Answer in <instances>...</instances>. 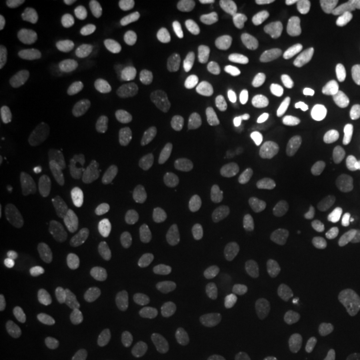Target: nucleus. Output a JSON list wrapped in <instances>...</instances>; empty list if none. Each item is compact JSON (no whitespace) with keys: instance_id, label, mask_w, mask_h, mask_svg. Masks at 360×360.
Listing matches in <instances>:
<instances>
[{"instance_id":"f257e3e1","label":"nucleus","mask_w":360,"mask_h":360,"mask_svg":"<svg viewBox=\"0 0 360 360\" xmlns=\"http://www.w3.org/2000/svg\"><path fill=\"white\" fill-rule=\"evenodd\" d=\"M125 321L120 310L103 305L74 337L70 355L74 360H103L114 352L124 335Z\"/></svg>"},{"instance_id":"f03ea898","label":"nucleus","mask_w":360,"mask_h":360,"mask_svg":"<svg viewBox=\"0 0 360 360\" xmlns=\"http://www.w3.org/2000/svg\"><path fill=\"white\" fill-rule=\"evenodd\" d=\"M345 231V215L337 207H321L300 215L292 225V237L302 245L328 244Z\"/></svg>"},{"instance_id":"7ed1b4c3","label":"nucleus","mask_w":360,"mask_h":360,"mask_svg":"<svg viewBox=\"0 0 360 360\" xmlns=\"http://www.w3.org/2000/svg\"><path fill=\"white\" fill-rule=\"evenodd\" d=\"M44 96L57 109L79 112L92 102L94 85L82 74L57 70L44 80Z\"/></svg>"},{"instance_id":"20e7f679","label":"nucleus","mask_w":360,"mask_h":360,"mask_svg":"<svg viewBox=\"0 0 360 360\" xmlns=\"http://www.w3.org/2000/svg\"><path fill=\"white\" fill-rule=\"evenodd\" d=\"M74 193V180L69 175L57 174L47 177L25 195L24 209L34 220H45L64 209Z\"/></svg>"},{"instance_id":"39448f33","label":"nucleus","mask_w":360,"mask_h":360,"mask_svg":"<svg viewBox=\"0 0 360 360\" xmlns=\"http://www.w3.org/2000/svg\"><path fill=\"white\" fill-rule=\"evenodd\" d=\"M227 265V255L219 247H207L193 254L180 272V283L187 292L195 294L217 281Z\"/></svg>"},{"instance_id":"423d86ee","label":"nucleus","mask_w":360,"mask_h":360,"mask_svg":"<svg viewBox=\"0 0 360 360\" xmlns=\"http://www.w3.org/2000/svg\"><path fill=\"white\" fill-rule=\"evenodd\" d=\"M45 141L51 146L64 150H89L103 143V132L98 125L92 122H64L56 124L45 130Z\"/></svg>"},{"instance_id":"0eeeda50","label":"nucleus","mask_w":360,"mask_h":360,"mask_svg":"<svg viewBox=\"0 0 360 360\" xmlns=\"http://www.w3.org/2000/svg\"><path fill=\"white\" fill-rule=\"evenodd\" d=\"M193 167H195V157L187 148H160L147 159L148 174L160 182H174L187 177Z\"/></svg>"},{"instance_id":"6e6552de","label":"nucleus","mask_w":360,"mask_h":360,"mask_svg":"<svg viewBox=\"0 0 360 360\" xmlns=\"http://www.w3.org/2000/svg\"><path fill=\"white\" fill-rule=\"evenodd\" d=\"M53 45L58 52L89 60L96 52V35L85 20L67 19L57 34L53 35Z\"/></svg>"},{"instance_id":"1a4fd4ad","label":"nucleus","mask_w":360,"mask_h":360,"mask_svg":"<svg viewBox=\"0 0 360 360\" xmlns=\"http://www.w3.org/2000/svg\"><path fill=\"white\" fill-rule=\"evenodd\" d=\"M330 347V328L321 317L309 319L297 328V355L300 360H322Z\"/></svg>"},{"instance_id":"9d476101","label":"nucleus","mask_w":360,"mask_h":360,"mask_svg":"<svg viewBox=\"0 0 360 360\" xmlns=\"http://www.w3.org/2000/svg\"><path fill=\"white\" fill-rule=\"evenodd\" d=\"M342 175L339 170L332 165H319L310 169L302 179V197L307 202H322L334 200L337 193L340 192Z\"/></svg>"},{"instance_id":"9b49d317","label":"nucleus","mask_w":360,"mask_h":360,"mask_svg":"<svg viewBox=\"0 0 360 360\" xmlns=\"http://www.w3.org/2000/svg\"><path fill=\"white\" fill-rule=\"evenodd\" d=\"M233 124V117L227 110H205L188 125V137L199 146H212L225 137Z\"/></svg>"},{"instance_id":"f8f14e48","label":"nucleus","mask_w":360,"mask_h":360,"mask_svg":"<svg viewBox=\"0 0 360 360\" xmlns=\"http://www.w3.org/2000/svg\"><path fill=\"white\" fill-rule=\"evenodd\" d=\"M236 215L238 222L254 233H270L278 227L276 210L267 202L254 195H247L238 200Z\"/></svg>"},{"instance_id":"ddd939ff","label":"nucleus","mask_w":360,"mask_h":360,"mask_svg":"<svg viewBox=\"0 0 360 360\" xmlns=\"http://www.w3.org/2000/svg\"><path fill=\"white\" fill-rule=\"evenodd\" d=\"M265 122L282 134H297L304 127V115L294 103L281 97H265L259 103Z\"/></svg>"},{"instance_id":"4468645a","label":"nucleus","mask_w":360,"mask_h":360,"mask_svg":"<svg viewBox=\"0 0 360 360\" xmlns=\"http://www.w3.org/2000/svg\"><path fill=\"white\" fill-rule=\"evenodd\" d=\"M141 119L147 127L162 130H174L179 127L186 119V107L175 98H160V101H150L141 105Z\"/></svg>"},{"instance_id":"2eb2a0df","label":"nucleus","mask_w":360,"mask_h":360,"mask_svg":"<svg viewBox=\"0 0 360 360\" xmlns=\"http://www.w3.org/2000/svg\"><path fill=\"white\" fill-rule=\"evenodd\" d=\"M289 294L295 304L305 309H321L330 302V289L309 274H295L289 278Z\"/></svg>"},{"instance_id":"dca6fc26","label":"nucleus","mask_w":360,"mask_h":360,"mask_svg":"<svg viewBox=\"0 0 360 360\" xmlns=\"http://www.w3.org/2000/svg\"><path fill=\"white\" fill-rule=\"evenodd\" d=\"M270 302H272V297L267 290H250L242 300L240 310H238V321L242 328L252 334L264 332L270 321Z\"/></svg>"},{"instance_id":"f3484780","label":"nucleus","mask_w":360,"mask_h":360,"mask_svg":"<svg viewBox=\"0 0 360 360\" xmlns=\"http://www.w3.org/2000/svg\"><path fill=\"white\" fill-rule=\"evenodd\" d=\"M222 12L225 25L232 39L240 45L250 44L255 37V19L250 8L240 0H227Z\"/></svg>"},{"instance_id":"a211bd4d","label":"nucleus","mask_w":360,"mask_h":360,"mask_svg":"<svg viewBox=\"0 0 360 360\" xmlns=\"http://www.w3.org/2000/svg\"><path fill=\"white\" fill-rule=\"evenodd\" d=\"M349 44L350 35L347 30H334V32H328L305 45L302 52H300V60H302L305 65L319 64V62L326 60L327 57L337 56V53L344 52L345 49L349 47Z\"/></svg>"},{"instance_id":"6ab92c4d","label":"nucleus","mask_w":360,"mask_h":360,"mask_svg":"<svg viewBox=\"0 0 360 360\" xmlns=\"http://www.w3.org/2000/svg\"><path fill=\"white\" fill-rule=\"evenodd\" d=\"M0 287H2L4 300L8 307L17 310L29 304L30 283L27 281L24 269L17 264H8L0 274Z\"/></svg>"},{"instance_id":"aec40b11","label":"nucleus","mask_w":360,"mask_h":360,"mask_svg":"<svg viewBox=\"0 0 360 360\" xmlns=\"http://www.w3.org/2000/svg\"><path fill=\"white\" fill-rule=\"evenodd\" d=\"M209 220V209L200 202H193V204H186L175 212L170 219L167 232L172 238H184L192 236Z\"/></svg>"},{"instance_id":"412c9836","label":"nucleus","mask_w":360,"mask_h":360,"mask_svg":"<svg viewBox=\"0 0 360 360\" xmlns=\"http://www.w3.org/2000/svg\"><path fill=\"white\" fill-rule=\"evenodd\" d=\"M310 103L314 109H317L321 114H334L339 109L342 98H344V90L337 79L322 75L317 80H314L312 87L309 92Z\"/></svg>"},{"instance_id":"4be33fe9","label":"nucleus","mask_w":360,"mask_h":360,"mask_svg":"<svg viewBox=\"0 0 360 360\" xmlns=\"http://www.w3.org/2000/svg\"><path fill=\"white\" fill-rule=\"evenodd\" d=\"M155 64L164 70H174L186 62V45L174 34H162L152 47Z\"/></svg>"},{"instance_id":"5701e85b","label":"nucleus","mask_w":360,"mask_h":360,"mask_svg":"<svg viewBox=\"0 0 360 360\" xmlns=\"http://www.w3.org/2000/svg\"><path fill=\"white\" fill-rule=\"evenodd\" d=\"M186 34L193 47L210 51L219 42V29L215 20L207 13H197L186 24Z\"/></svg>"},{"instance_id":"b1692460","label":"nucleus","mask_w":360,"mask_h":360,"mask_svg":"<svg viewBox=\"0 0 360 360\" xmlns=\"http://www.w3.org/2000/svg\"><path fill=\"white\" fill-rule=\"evenodd\" d=\"M337 13L334 0H300L297 4V17L307 27H322L330 24Z\"/></svg>"},{"instance_id":"393cba45","label":"nucleus","mask_w":360,"mask_h":360,"mask_svg":"<svg viewBox=\"0 0 360 360\" xmlns=\"http://www.w3.org/2000/svg\"><path fill=\"white\" fill-rule=\"evenodd\" d=\"M19 150V125L11 114H0V172L11 167Z\"/></svg>"},{"instance_id":"a878e982","label":"nucleus","mask_w":360,"mask_h":360,"mask_svg":"<svg viewBox=\"0 0 360 360\" xmlns=\"http://www.w3.org/2000/svg\"><path fill=\"white\" fill-rule=\"evenodd\" d=\"M240 74V65L233 60H219L202 72L200 84L205 89H222L233 84Z\"/></svg>"},{"instance_id":"bb28decb","label":"nucleus","mask_w":360,"mask_h":360,"mask_svg":"<svg viewBox=\"0 0 360 360\" xmlns=\"http://www.w3.org/2000/svg\"><path fill=\"white\" fill-rule=\"evenodd\" d=\"M62 6V0H17L15 12L20 19L35 22L51 15Z\"/></svg>"},{"instance_id":"cd10ccee","label":"nucleus","mask_w":360,"mask_h":360,"mask_svg":"<svg viewBox=\"0 0 360 360\" xmlns=\"http://www.w3.org/2000/svg\"><path fill=\"white\" fill-rule=\"evenodd\" d=\"M13 62V49L6 37H0V75H7Z\"/></svg>"},{"instance_id":"c85d7f7f","label":"nucleus","mask_w":360,"mask_h":360,"mask_svg":"<svg viewBox=\"0 0 360 360\" xmlns=\"http://www.w3.org/2000/svg\"><path fill=\"white\" fill-rule=\"evenodd\" d=\"M349 199L355 209L360 210V174L354 175L349 186Z\"/></svg>"},{"instance_id":"c756f323","label":"nucleus","mask_w":360,"mask_h":360,"mask_svg":"<svg viewBox=\"0 0 360 360\" xmlns=\"http://www.w3.org/2000/svg\"><path fill=\"white\" fill-rule=\"evenodd\" d=\"M159 6L169 13H177L191 6V0H160Z\"/></svg>"},{"instance_id":"7c9ffc66","label":"nucleus","mask_w":360,"mask_h":360,"mask_svg":"<svg viewBox=\"0 0 360 360\" xmlns=\"http://www.w3.org/2000/svg\"><path fill=\"white\" fill-rule=\"evenodd\" d=\"M352 360H360V334L357 337V342H355V347L352 352Z\"/></svg>"}]
</instances>
